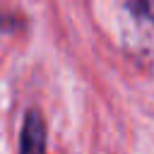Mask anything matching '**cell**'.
<instances>
[{"instance_id": "6da1fadb", "label": "cell", "mask_w": 154, "mask_h": 154, "mask_svg": "<svg viewBox=\"0 0 154 154\" xmlns=\"http://www.w3.org/2000/svg\"><path fill=\"white\" fill-rule=\"evenodd\" d=\"M120 43L128 58L147 75H154V17L135 10H123Z\"/></svg>"}, {"instance_id": "3957f363", "label": "cell", "mask_w": 154, "mask_h": 154, "mask_svg": "<svg viewBox=\"0 0 154 154\" xmlns=\"http://www.w3.org/2000/svg\"><path fill=\"white\" fill-rule=\"evenodd\" d=\"M120 10H135L154 17V0H120Z\"/></svg>"}, {"instance_id": "7a4b0ae2", "label": "cell", "mask_w": 154, "mask_h": 154, "mask_svg": "<svg viewBox=\"0 0 154 154\" xmlns=\"http://www.w3.org/2000/svg\"><path fill=\"white\" fill-rule=\"evenodd\" d=\"M19 149L24 154H36L46 149V125L41 120V116L36 111H29L22 125V140H19Z\"/></svg>"}, {"instance_id": "277c9868", "label": "cell", "mask_w": 154, "mask_h": 154, "mask_svg": "<svg viewBox=\"0 0 154 154\" xmlns=\"http://www.w3.org/2000/svg\"><path fill=\"white\" fill-rule=\"evenodd\" d=\"M14 24H17V17H7V14H0V29L14 26Z\"/></svg>"}]
</instances>
